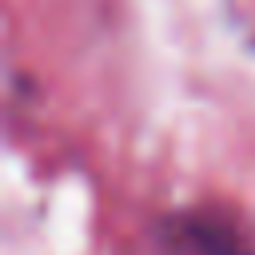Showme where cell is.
Wrapping results in <instances>:
<instances>
[{"instance_id": "obj_1", "label": "cell", "mask_w": 255, "mask_h": 255, "mask_svg": "<svg viewBox=\"0 0 255 255\" xmlns=\"http://www.w3.org/2000/svg\"><path fill=\"white\" fill-rule=\"evenodd\" d=\"M155 251L163 255H255V243L223 211L191 207L159 223Z\"/></svg>"}]
</instances>
